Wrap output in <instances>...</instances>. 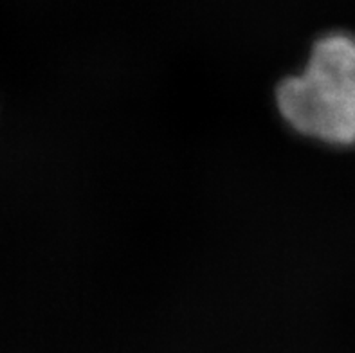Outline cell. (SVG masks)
I'll return each instance as SVG.
<instances>
[{"label":"cell","instance_id":"6da1fadb","mask_svg":"<svg viewBox=\"0 0 355 353\" xmlns=\"http://www.w3.org/2000/svg\"><path fill=\"white\" fill-rule=\"evenodd\" d=\"M275 103L282 119L303 137L355 146V36H321L302 71L279 81Z\"/></svg>","mask_w":355,"mask_h":353}]
</instances>
